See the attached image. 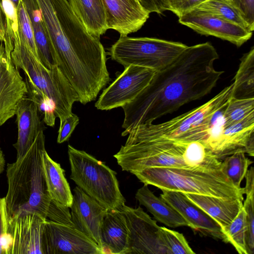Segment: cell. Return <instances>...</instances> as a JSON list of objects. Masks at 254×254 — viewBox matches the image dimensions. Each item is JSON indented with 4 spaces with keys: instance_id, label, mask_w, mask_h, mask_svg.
Returning a JSON list of instances; mask_svg holds the SVG:
<instances>
[{
    "instance_id": "5bb4252c",
    "label": "cell",
    "mask_w": 254,
    "mask_h": 254,
    "mask_svg": "<svg viewBox=\"0 0 254 254\" xmlns=\"http://www.w3.org/2000/svg\"><path fill=\"white\" fill-rule=\"evenodd\" d=\"M33 155L34 146L32 144L22 157L7 165L8 189L4 197L9 218L14 216L26 204L29 199Z\"/></svg>"
},
{
    "instance_id": "7dc6e473",
    "label": "cell",
    "mask_w": 254,
    "mask_h": 254,
    "mask_svg": "<svg viewBox=\"0 0 254 254\" xmlns=\"http://www.w3.org/2000/svg\"><path fill=\"white\" fill-rule=\"evenodd\" d=\"M17 7L22 0H10Z\"/></svg>"
},
{
    "instance_id": "8992f818",
    "label": "cell",
    "mask_w": 254,
    "mask_h": 254,
    "mask_svg": "<svg viewBox=\"0 0 254 254\" xmlns=\"http://www.w3.org/2000/svg\"><path fill=\"white\" fill-rule=\"evenodd\" d=\"M11 58L22 69L26 77L51 99L55 105V113L60 123L72 113V105L79 102L74 88L57 65L51 69L44 67L20 41L19 34L14 37Z\"/></svg>"
},
{
    "instance_id": "83f0119b",
    "label": "cell",
    "mask_w": 254,
    "mask_h": 254,
    "mask_svg": "<svg viewBox=\"0 0 254 254\" xmlns=\"http://www.w3.org/2000/svg\"><path fill=\"white\" fill-rule=\"evenodd\" d=\"M231 97L254 98V47L244 54L234 77Z\"/></svg>"
},
{
    "instance_id": "6da1fadb",
    "label": "cell",
    "mask_w": 254,
    "mask_h": 254,
    "mask_svg": "<svg viewBox=\"0 0 254 254\" xmlns=\"http://www.w3.org/2000/svg\"><path fill=\"white\" fill-rule=\"evenodd\" d=\"M218 58L213 45L205 42L188 46L168 66L156 71L148 85L122 107L125 115L122 136L209 93L223 73L214 67Z\"/></svg>"
},
{
    "instance_id": "603a6c76",
    "label": "cell",
    "mask_w": 254,
    "mask_h": 254,
    "mask_svg": "<svg viewBox=\"0 0 254 254\" xmlns=\"http://www.w3.org/2000/svg\"><path fill=\"white\" fill-rule=\"evenodd\" d=\"M32 25L39 62L47 69L58 66V60L36 0H22Z\"/></svg>"
},
{
    "instance_id": "60d3db41",
    "label": "cell",
    "mask_w": 254,
    "mask_h": 254,
    "mask_svg": "<svg viewBox=\"0 0 254 254\" xmlns=\"http://www.w3.org/2000/svg\"><path fill=\"white\" fill-rule=\"evenodd\" d=\"M241 11L253 30L254 29V0H242Z\"/></svg>"
},
{
    "instance_id": "e575fe53",
    "label": "cell",
    "mask_w": 254,
    "mask_h": 254,
    "mask_svg": "<svg viewBox=\"0 0 254 254\" xmlns=\"http://www.w3.org/2000/svg\"><path fill=\"white\" fill-rule=\"evenodd\" d=\"M16 8L20 41L39 61L32 25L22 1Z\"/></svg>"
},
{
    "instance_id": "e0dca14e",
    "label": "cell",
    "mask_w": 254,
    "mask_h": 254,
    "mask_svg": "<svg viewBox=\"0 0 254 254\" xmlns=\"http://www.w3.org/2000/svg\"><path fill=\"white\" fill-rule=\"evenodd\" d=\"M70 208L73 226L94 242L102 252L100 231L107 209L77 186L73 189Z\"/></svg>"
},
{
    "instance_id": "9a60e30c",
    "label": "cell",
    "mask_w": 254,
    "mask_h": 254,
    "mask_svg": "<svg viewBox=\"0 0 254 254\" xmlns=\"http://www.w3.org/2000/svg\"><path fill=\"white\" fill-rule=\"evenodd\" d=\"M209 150L221 160L237 151L254 155V112L227 127L223 126L213 138Z\"/></svg>"
},
{
    "instance_id": "d4e9b609",
    "label": "cell",
    "mask_w": 254,
    "mask_h": 254,
    "mask_svg": "<svg viewBox=\"0 0 254 254\" xmlns=\"http://www.w3.org/2000/svg\"><path fill=\"white\" fill-rule=\"evenodd\" d=\"M42 166L48 193L54 202L70 208L72 193L61 165L54 161L46 150L42 156Z\"/></svg>"
},
{
    "instance_id": "4fadbf2b",
    "label": "cell",
    "mask_w": 254,
    "mask_h": 254,
    "mask_svg": "<svg viewBox=\"0 0 254 254\" xmlns=\"http://www.w3.org/2000/svg\"><path fill=\"white\" fill-rule=\"evenodd\" d=\"M25 81L11 58L0 44V126L12 118L21 100L27 95Z\"/></svg>"
},
{
    "instance_id": "d6986e66",
    "label": "cell",
    "mask_w": 254,
    "mask_h": 254,
    "mask_svg": "<svg viewBox=\"0 0 254 254\" xmlns=\"http://www.w3.org/2000/svg\"><path fill=\"white\" fill-rule=\"evenodd\" d=\"M106 13L108 29L127 36L139 30L149 17V13L138 0H103Z\"/></svg>"
},
{
    "instance_id": "f35d334b",
    "label": "cell",
    "mask_w": 254,
    "mask_h": 254,
    "mask_svg": "<svg viewBox=\"0 0 254 254\" xmlns=\"http://www.w3.org/2000/svg\"><path fill=\"white\" fill-rule=\"evenodd\" d=\"M206 0H170L169 10L180 17Z\"/></svg>"
},
{
    "instance_id": "3957f363",
    "label": "cell",
    "mask_w": 254,
    "mask_h": 254,
    "mask_svg": "<svg viewBox=\"0 0 254 254\" xmlns=\"http://www.w3.org/2000/svg\"><path fill=\"white\" fill-rule=\"evenodd\" d=\"M221 164L191 168L151 167L131 174L144 185L161 190L243 200V188L234 186L222 171Z\"/></svg>"
},
{
    "instance_id": "8fae6325",
    "label": "cell",
    "mask_w": 254,
    "mask_h": 254,
    "mask_svg": "<svg viewBox=\"0 0 254 254\" xmlns=\"http://www.w3.org/2000/svg\"><path fill=\"white\" fill-rule=\"evenodd\" d=\"M43 254H102L98 246L73 226L44 222Z\"/></svg>"
},
{
    "instance_id": "4316f807",
    "label": "cell",
    "mask_w": 254,
    "mask_h": 254,
    "mask_svg": "<svg viewBox=\"0 0 254 254\" xmlns=\"http://www.w3.org/2000/svg\"><path fill=\"white\" fill-rule=\"evenodd\" d=\"M87 32L100 39L108 30L103 0H67Z\"/></svg>"
},
{
    "instance_id": "f546056e",
    "label": "cell",
    "mask_w": 254,
    "mask_h": 254,
    "mask_svg": "<svg viewBox=\"0 0 254 254\" xmlns=\"http://www.w3.org/2000/svg\"><path fill=\"white\" fill-rule=\"evenodd\" d=\"M252 163L246 156L245 152L237 151L224 158L221 162V169L236 188L241 189V182Z\"/></svg>"
},
{
    "instance_id": "4dcf8cb0",
    "label": "cell",
    "mask_w": 254,
    "mask_h": 254,
    "mask_svg": "<svg viewBox=\"0 0 254 254\" xmlns=\"http://www.w3.org/2000/svg\"><path fill=\"white\" fill-rule=\"evenodd\" d=\"M221 229L227 243H230L239 254H247L246 245V212L243 207L231 223Z\"/></svg>"
},
{
    "instance_id": "44dd1931",
    "label": "cell",
    "mask_w": 254,
    "mask_h": 254,
    "mask_svg": "<svg viewBox=\"0 0 254 254\" xmlns=\"http://www.w3.org/2000/svg\"><path fill=\"white\" fill-rule=\"evenodd\" d=\"M15 115L18 137L13 145L16 150V159H18L27 152L38 133L44 130L45 127L41 120L36 103L27 95L20 101Z\"/></svg>"
},
{
    "instance_id": "2e32d148",
    "label": "cell",
    "mask_w": 254,
    "mask_h": 254,
    "mask_svg": "<svg viewBox=\"0 0 254 254\" xmlns=\"http://www.w3.org/2000/svg\"><path fill=\"white\" fill-rule=\"evenodd\" d=\"M46 220L35 214L8 217L7 234L12 242L10 254H43L42 236Z\"/></svg>"
},
{
    "instance_id": "ac0fdd59",
    "label": "cell",
    "mask_w": 254,
    "mask_h": 254,
    "mask_svg": "<svg viewBox=\"0 0 254 254\" xmlns=\"http://www.w3.org/2000/svg\"><path fill=\"white\" fill-rule=\"evenodd\" d=\"M45 142V135L43 130H41L38 133L33 143L34 155L30 196L26 204L14 216L35 214L44 219H47L48 212L53 201L51 199L47 190L43 170L42 156L43 152L46 150Z\"/></svg>"
},
{
    "instance_id": "52a82bcc",
    "label": "cell",
    "mask_w": 254,
    "mask_h": 254,
    "mask_svg": "<svg viewBox=\"0 0 254 254\" xmlns=\"http://www.w3.org/2000/svg\"><path fill=\"white\" fill-rule=\"evenodd\" d=\"M187 47L180 42L154 38L120 36L111 47L109 54L125 67L133 65L158 71L171 64Z\"/></svg>"
},
{
    "instance_id": "484cf974",
    "label": "cell",
    "mask_w": 254,
    "mask_h": 254,
    "mask_svg": "<svg viewBox=\"0 0 254 254\" xmlns=\"http://www.w3.org/2000/svg\"><path fill=\"white\" fill-rule=\"evenodd\" d=\"M135 198L151 213L155 219L171 228L187 226L191 228L190 224L173 207L161 197L156 196L144 185L139 189Z\"/></svg>"
},
{
    "instance_id": "ab89813d",
    "label": "cell",
    "mask_w": 254,
    "mask_h": 254,
    "mask_svg": "<svg viewBox=\"0 0 254 254\" xmlns=\"http://www.w3.org/2000/svg\"><path fill=\"white\" fill-rule=\"evenodd\" d=\"M142 8L148 13H161L169 10L170 0H138Z\"/></svg>"
},
{
    "instance_id": "9c48e42d",
    "label": "cell",
    "mask_w": 254,
    "mask_h": 254,
    "mask_svg": "<svg viewBox=\"0 0 254 254\" xmlns=\"http://www.w3.org/2000/svg\"><path fill=\"white\" fill-rule=\"evenodd\" d=\"M155 71L129 65L105 88L95 104L100 110L122 107L131 102L149 83Z\"/></svg>"
},
{
    "instance_id": "d6a6232c",
    "label": "cell",
    "mask_w": 254,
    "mask_h": 254,
    "mask_svg": "<svg viewBox=\"0 0 254 254\" xmlns=\"http://www.w3.org/2000/svg\"><path fill=\"white\" fill-rule=\"evenodd\" d=\"M25 82L27 96L36 103L40 114L43 116V122L49 126L54 127L57 117L54 103L26 77Z\"/></svg>"
},
{
    "instance_id": "7c38bea8",
    "label": "cell",
    "mask_w": 254,
    "mask_h": 254,
    "mask_svg": "<svg viewBox=\"0 0 254 254\" xmlns=\"http://www.w3.org/2000/svg\"><path fill=\"white\" fill-rule=\"evenodd\" d=\"M179 22L200 34L215 36L237 47L249 40L253 33L236 24L197 8L179 17Z\"/></svg>"
},
{
    "instance_id": "f1b7e54d",
    "label": "cell",
    "mask_w": 254,
    "mask_h": 254,
    "mask_svg": "<svg viewBox=\"0 0 254 254\" xmlns=\"http://www.w3.org/2000/svg\"><path fill=\"white\" fill-rule=\"evenodd\" d=\"M196 8L236 24L249 31H253L245 20L241 11L224 0H207Z\"/></svg>"
},
{
    "instance_id": "74e56055",
    "label": "cell",
    "mask_w": 254,
    "mask_h": 254,
    "mask_svg": "<svg viewBox=\"0 0 254 254\" xmlns=\"http://www.w3.org/2000/svg\"><path fill=\"white\" fill-rule=\"evenodd\" d=\"M78 123L79 118L72 113L66 118L63 122L60 123L57 142L62 143L67 141Z\"/></svg>"
},
{
    "instance_id": "bcb514c9",
    "label": "cell",
    "mask_w": 254,
    "mask_h": 254,
    "mask_svg": "<svg viewBox=\"0 0 254 254\" xmlns=\"http://www.w3.org/2000/svg\"><path fill=\"white\" fill-rule=\"evenodd\" d=\"M233 6L238 8L241 11L242 0H224ZM242 13V12H241Z\"/></svg>"
},
{
    "instance_id": "5b68a950",
    "label": "cell",
    "mask_w": 254,
    "mask_h": 254,
    "mask_svg": "<svg viewBox=\"0 0 254 254\" xmlns=\"http://www.w3.org/2000/svg\"><path fill=\"white\" fill-rule=\"evenodd\" d=\"M70 179L78 187L107 209L121 210L126 199L116 173L83 150L68 145Z\"/></svg>"
},
{
    "instance_id": "7a4b0ae2",
    "label": "cell",
    "mask_w": 254,
    "mask_h": 254,
    "mask_svg": "<svg viewBox=\"0 0 254 254\" xmlns=\"http://www.w3.org/2000/svg\"><path fill=\"white\" fill-rule=\"evenodd\" d=\"M58 60V66L83 105L95 100L110 81L107 53L90 34L67 0H36Z\"/></svg>"
},
{
    "instance_id": "7bdbcfd3",
    "label": "cell",
    "mask_w": 254,
    "mask_h": 254,
    "mask_svg": "<svg viewBox=\"0 0 254 254\" xmlns=\"http://www.w3.org/2000/svg\"><path fill=\"white\" fill-rule=\"evenodd\" d=\"M7 214L5 197L0 198V254H3L1 239L3 232L4 220Z\"/></svg>"
},
{
    "instance_id": "d590c367",
    "label": "cell",
    "mask_w": 254,
    "mask_h": 254,
    "mask_svg": "<svg viewBox=\"0 0 254 254\" xmlns=\"http://www.w3.org/2000/svg\"><path fill=\"white\" fill-rule=\"evenodd\" d=\"M161 237L167 251V254H193L183 234L161 227Z\"/></svg>"
},
{
    "instance_id": "8d00e7d4",
    "label": "cell",
    "mask_w": 254,
    "mask_h": 254,
    "mask_svg": "<svg viewBox=\"0 0 254 254\" xmlns=\"http://www.w3.org/2000/svg\"><path fill=\"white\" fill-rule=\"evenodd\" d=\"M254 195H246L243 203L246 212V245L247 254L254 252Z\"/></svg>"
},
{
    "instance_id": "ee69618b",
    "label": "cell",
    "mask_w": 254,
    "mask_h": 254,
    "mask_svg": "<svg viewBox=\"0 0 254 254\" xmlns=\"http://www.w3.org/2000/svg\"><path fill=\"white\" fill-rule=\"evenodd\" d=\"M6 30L5 19L0 0V42L4 43Z\"/></svg>"
},
{
    "instance_id": "ffe728a7",
    "label": "cell",
    "mask_w": 254,
    "mask_h": 254,
    "mask_svg": "<svg viewBox=\"0 0 254 254\" xmlns=\"http://www.w3.org/2000/svg\"><path fill=\"white\" fill-rule=\"evenodd\" d=\"M160 197L175 209L191 225V228L203 235L226 243L218 223L190 201L184 193L162 190Z\"/></svg>"
},
{
    "instance_id": "836d02e7",
    "label": "cell",
    "mask_w": 254,
    "mask_h": 254,
    "mask_svg": "<svg viewBox=\"0 0 254 254\" xmlns=\"http://www.w3.org/2000/svg\"><path fill=\"white\" fill-rule=\"evenodd\" d=\"M5 19L6 30L4 46L6 55L11 58L14 36L18 34L17 8L10 0H0Z\"/></svg>"
},
{
    "instance_id": "cb8c5ba5",
    "label": "cell",
    "mask_w": 254,
    "mask_h": 254,
    "mask_svg": "<svg viewBox=\"0 0 254 254\" xmlns=\"http://www.w3.org/2000/svg\"><path fill=\"white\" fill-rule=\"evenodd\" d=\"M193 203L216 221L221 228L234 220L243 207V200L210 195L185 193Z\"/></svg>"
},
{
    "instance_id": "1f68e13d",
    "label": "cell",
    "mask_w": 254,
    "mask_h": 254,
    "mask_svg": "<svg viewBox=\"0 0 254 254\" xmlns=\"http://www.w3.org/2000/svg\"><path fill=\"white\" fill-rule=\"evenodd\" d=\"M253 112L254 98L236 99L231 97L223 110V127L236 124Z\"/></svg>"
},
{
    "instance_id": "30bf717a",
    "label": "cell",
    "mask_w": 254,
    "mask_h": 254,
    "mask_svg": "<svg viewBox=\"0 0 254 254\" xmlns=\"http://www.w3.org/2000/svg\"><path fill=\"white\" fill-rule=\"evenodd\" d=\"M129 231L127 254H167L156 221L140 206L124 204L121 209Z\"/></svg>"
},
{
    "instance_id": "7402d4cb",
    "label": "cell",
    "mask_w": 254,
    "mask_h": 254,
    "mask_svg": "<svg viewBox=\"0 0 254 254\" xmlns=\"http://www.w3.org/2000/svg\"><path fill=\"white\" fill-rule=\"evenodd\" d=\"M103 254H127L129 231L121 210L107 209L100 231Z\"/></svg>"
},
{
    "instance_id": "f6af8a7d",
    "label": "cell",
    "mask_w": 254,
    "mask_h": 254,
    "mask_svg": "<svg viewBox=\"0 0 254 254\" xmlns=\"http://www.w3.org/2000/svg\"><path fill=\"white\" fill-rule=\"evenodd\" d=\"M5 159L2 151L0 148V174H1L4 169Z\"/></svg>"
},
{
    "instance_id": "b9f144b4",
    "label": "cell",
    "mask_w": 254,
    "mask_h": 254,
    "mask_svg": "<svg viewBox=\"0 0 254 254\" xmlns=\"http://www.w3.org/2000/svg\"><path fill=\"white\" fill-rule=\"evenodd\" d=\"M246 179V186L243 188V193L246 195L254 194V167H251L248 170L245 176Z\"/></svg>"
},
{
    "instance_id": "ba28073f",
    "label": "cell",
    "mask_w": 254,
    "mask_h": 254,
    "mask_svg": "<svg viewBox=\"0 0 254 254\" xmlns=\"http://www.w3.org/2000/svg\"><path fill=\"white\" fill-rule=\"evenodd\" d=\"M185 141L143 140L122 145L114 157L123 171H139L151 167H188L184 158Z\"/></svg>"
},
{
    "instance_id": "277c9868",
    "label": "cell",
    "mask_w": 254,
    "mask_h": 254,
    "mask_svg": "<svg viewBox=\"0 0 254 254\" xmlns=\"http://www.w3.org/2000/svg\"><path fill=\"white\" fill-rule=\"evenodd\" d=\"M233 89L232 83L204 104L168 121L133 127L125 144L156 139L198 141L205 145L214 124V117L227 105Z\"/></svg>"
}]
</instances>
